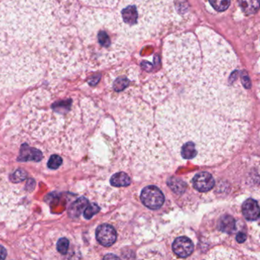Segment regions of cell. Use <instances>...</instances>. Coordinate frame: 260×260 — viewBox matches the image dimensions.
Returning a JSON list of instances; mask_svg holds the SVG:
<instances>
[{"instance_id": "2e32d148", "label": "cell", "mask_w": 260, "mask_h": 260, "mask_svg": "<svg viewBox=\"0 0 260 260\" xmlns=\"http://www.w3.org/2000/svg\"><path fill=\"white\" fill-rule=\"evenodd\" d=\"M168 185L177 194L183 193L186 190V184L180 179L171 177L168 181Z\"/></svg>"}, {"instance_id": "6da1fadb", "label": "cell", "mask_w": 260, "mask_h": 260, "mask_svg": "<svg viewBox=\"0 0 260 260\" xmlns=\"http://www.w3.org/2000/svg\"><path fill=\"white\" fill-rule=\"evenodd\" d=\"M76 0H0V91L74 71Z\"/></svg>"}, {"instance_id": "7a4b0ae2", "label": "cell", "mask_w": 260, "mask_h": 260, "mask_svg": "<svg viewBox=\"0 0 260 260\" xmlns=\"http://www.w3.org/2000/svg\"><path fill=\"white\" fill-rule=\"evenodd\" d=\"M76 24L90 67L112 65L131 50L133 43L123 33L114 12L84 9Z\"/></svg>"}, {"instance_id": "3957f363", "label": "cell", "mask_w": 260, "mask_h": 260, "mask_svg": "<svg viewBox=\"0 0 260 260\" xmlns=\"http://www.w3.org/2000/svg\"><path fill=\"white\" fill-rule=\"evenodd\" d=\"M179 0H120L114 12L122 30L134 44L160 35L179 19Z\"/></svg>"}, {"instance_id": "9c48e42d", "label": "cell", "mask_w": 260, "mask_h": 260, "mask_svg": "<svg viewBox=\"0 0 260 260\" xmlns=\"http://www.w3.org/2000/svg\"><path fill=\"white\" fill-rule=\"evenodd\" d=\"M243 215L248 221H255L260 217V207L256 200L247 199L243 205Z\"/></svg>"}, {"instance_id": "9a60e30c", "label": "cell", "mask_w": 260, "mask_h": 260, "mask_svg": "<svg viewBox=\"0 0 260 260\" xmlns=\"http://www.w3.org/2000/svg\"><path fill=\"white\" fill-rule=\"evenodd\" d=\"M82 3L92 7L114 8L120 0H81Z\"/></svg>"}, {"instance_id": "277c9868", "label": "cell", "mask_w": 260, "mask_h": 260, "mask_svg": "<svg viewBox=\"0 0 260 260\" xmlns=\"http://www.w3.org/2000/svg\"><path fill=\"white\" fill-rule=\"evenodd\" d=\"M0 163V222L8 220H16L19 214L24 212V192L12 180V174H8L6 169H1Z\"/></svg>"}, {"instance_id": "ac0fdd59", "label": "cell", "mask_w": 260, "mask_h": 260, "mask_svg": "<svg viewBox=\"0 0 260 260\" xmlns=\"http://www.w3.org/2000/svg\"><path fill=\"white\" fill-rule=\"evenodd\" d=\"M212 7L217 12H222L227 10L231 5V0H209Z\"/></svg>"}, {"instance_id": "5bb4252c", "label": "cell", "mask_w": 260, "mask_h": 260, "mask_svg": "<svg viewBox=\"0 0 260 260\" xmlns=\"http://www.w3.org/2000/svg\"><path fill=\"white\" fill-rule=\"evenodd\" d=\"M131 183L129 176L125 172H120L114 174L111 179V184L114 187H124Z\"/></svg>"}, {"instance_id": "ffe728a7", "label": "cell", "mask_w": 260, "mask_h": 260, "mask_svg": "<svg viewBox=\"0 0 260 260\" xmlns=\"http://www.w3.org/2000/svg\"><path fill=\"white\" fill-rule=\"evenodd\" d=\"M100 212V208L95 204L90 205L87 206L84 210V217L85 219H91L94 215Z\"/></svg>"}, {"instance_id": "ba28073f", "label": "cell", "mask_w": 260, "mask_h": 260, "mask_svg": "<svg viewBox=\"0 0 260 260\" xmlns=\"http://www.w3.org/2000/svg\"><path fill=\"white\" fill-rule=\"evenodd\" d=\"M192 185L198 192H207L215 186V180L209 172H202L192 179Z\"/></svg>"}, {"instance_id": "30bf717a", "label": "cell", "mask_w": 260, "mask_h": 260, "mask_svg": "<svg viewBox=\"0 0 260 260\" xmlns=\"http://www.w3.org/2000/svg\"><path fill=\"white\" fill-rule=\"evenodd\" d=\"M42 153L35 148H30L29 147H23L22 151H21L19 160L22 161H41L42 160Z\"/></svg>"}, {"instance_id": "e0dca14e", "label": "cell", "mask_w": 260, "mask_h": 260, "mask_svg": "<svg viewBox=\"0 0 260 260\" xmlns=\"http://www.w3.org/2000/svg\"><path fill=\"white\" fill-rule=\"evenodd\" d=\"M130 79L125 76H119L114 81L113 88L115 91L120 92L126 89L129 85Z\"/></svg>"}, {"instance_id": "5b68a950", "label": "cell", "mask_w": 260, "mask_h": 260, "mask_svg": "<svg viewBox=\"0 0 260 260\" xmlns=\"http://www.w3.org/2000/svg\"><path fill=\"white\" fill-rule=\"evenodd\" d=\"M141 201L145 207L152 210H157L163 206L165 195L156 186H147L142 189Z\"/></svg>"}, {"instance_id": "d6986e66", "label": "cell", "mask_w": 260, "mask_h": 260, "mask_svg": "<svg viewBox=\"0 0 260 260\" xmlns=\"http://www.w3.org/2000/svg\"><path fill=\"white\" fill-rule=\"evenodd\" d=\"M70 248V241L67 238H62L58 240L56 250L61 255H67Z\"/></svg>"}, {"instance_id": "44dd1931", "label": "cell", "mask_w": 260, "mask_h": 260, "mask_svg": "<svg viewBox=\"0 0 260 260\" xmlns=\"http://www.w3.org/2000/svg\"><path fill=\"white\" fill-rule=\"evenodd\" d=\"M62 159L57 155H53L49 159L47 166L49 169H56L62 165Z\"/></svg>"}, {"instance_id": "7c38bea8", "label": "cell", "mask_w": 260, "mask_h": 260, "mask_svg": "<svg viewBox=\"0 0 260 260\" xmlns=\"http://www.w3.org/2000/svg\"><path fill=\"white\" fill-rule=\"evenodd\" d=\"M238 3L241 10L247 15H253L260 8V0H238Z\"/></svg>"}, {"instance_id": "603a6c76", "label": "cell", "mask_w": 260, "mask_h": 260, "mask_svg": "<svg viewBox=\"0 0 260 260\" xmlns=\"http://www.w3.org/2000/svg\"><path fill=\"white\" fill-rule=\"evenodd\" d=\"M6 250L3 246L0 245V259H6Z\"/></svg>"}, {"instance_id": "8992f818", "label": "cell", "mask_w": 260, "mask_h": 260, "mask_svg": "<svg viewBox=\"0 0 260 260\" xmlns=\"http://www.w3.org/2000/svg\"><path fill=\"white\" fill-rule=\"evenodd\" d=\"M117 238V232L110 224H102L96 230V239L104 247H111L116 242Z\"/></svg>"}, {"instance_id": "52a82bcc", "label": "cell", "mask_w": 260, "mask_h": 260, "mask_svg": "<svg viewBox=\"0 0 260 260\" xmlns=\"http://www.w3.org/2000/svg\"><path fill=\"white\" fill-rule=\"evenodd\" d=\"M173 251L180 258H186L190 256L194 250L193 243L186 237L177 238L173 243Z\"/></svg>"}, {"instance_id": "8fae6325", "label": "cell", "mask_w": 260, "mask_h": 260, "mask_svg": "<svg viewBox=\"0 0 260 260\" xmlns=\"http://www.w3.org/2000/svg\"><path fill=\"white\" fill-rule=\"evenodd\" d=\"M88 199L85 197L79 198V199L76 200L69 209V215L72 218H79L80 216L81 213L82 211L85 210V208L88 206Z\"/></svg>"}, {"instance_id": "4fadbf2b", "label": "cell", "mask_w": 260, "mask_h": 260, "mask_svg": "<svg viewBox=\"0 0 260 260\" xmlns=\"http://www.w3.org/2000/svg\"><path fill=\"white\" fill-rule=\"evenodd\" d=\"M218 228L224 233H233L236 228V221L235 218L229 215L222 217L218 222Z\"/></svg>"}, {"instance_id": "cb8c5ba5", "label": "cell", "mask_w": 260, "mask_h": 260, "mask_svg": "<svg viewBox=\"0 0 260 260\" xmlns=\"http://www.w3.org/2000/svg\"><path fill=\"white\" fill-rule=\"evenodd\" d=\"M113 258H114V259H117V258H118V256H112V255H110V256H105V258H104V259H113Z\"/></svg>"}, {"instance_id": "7402d4cb", "label": "cell", "mask_w": 260, "mask_h": 260, "mask_svg": "<svg viewBox=\"0 0 260 260\" xmlns=\"http://www.w3.org/2000/svg\"><path fill=\"white\" fill-rule=\"evenodd\" d=\"M247 240V236H246L245 234L242 233V232H240L236 236V241H238L239 244H242L244 241Z\"/></svg>"}]
</instances>
